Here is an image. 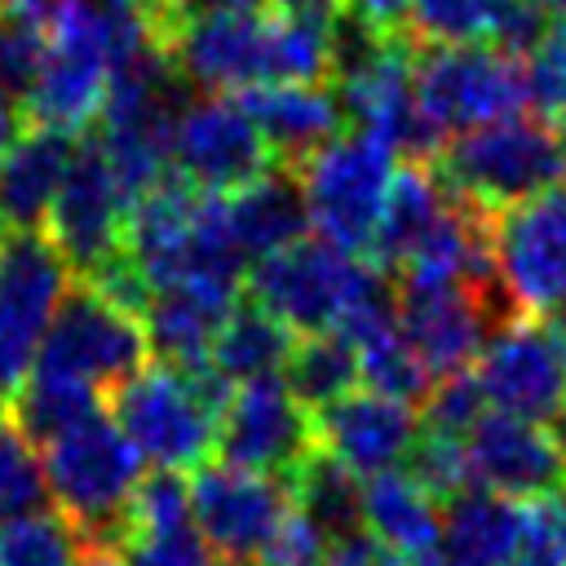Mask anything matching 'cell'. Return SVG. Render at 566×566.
I'll use <instances>...</instances> for the list:
<instances>
[{
    "mask_svg": "<svg viewBox=\"0 0 566 566\" xmlns=\"http://www.w3.org/2000/svg\"><path fill=\"white\" fill-rule=\"evenodd\" d=\"M239 102L252 115V124L261 128L270 155L279 164H296V168L314 150L336 142L340 124H345V106H340L336 88H327V84H270V88L239 93Z\"/></svg>",
    "mask_w": 566,
    "mask_h": 566,
    "instance_id": "obj_22",
    "label": "cell"
},
{
    "mask_svg": "<svg viewBox=\"0 0 566 566\" xmlns=\"http://www.w3.org/2000/svg\"><path fill=\"white\" fill-rule=\"evenodd\" d=\"M128 195L115 181L102 146L93 137H84L75 146V159L66 168V181L53 199L49 212V243L57 248V256L66 261V270L75 274H93L97 265H106L119 248H124V226H128Z\"/></svg>",
    "mask_w": 566,
    "mask_h": 566,
    "instance_id": "obj_15",
    "label": "cell"
},
{
    "mask_svg": "<svg viewBox=\"0 0 566 566\" xmlns=\"http://www.w3.org/2000/svg\"><path fill=\"white\" fill-rule=\"evenodd\" d=\"M75 137L27 124L0 159V226L9 234H44L53 199L75 159Z\"/></svg>",
    "mask_w": 566,
    "mask_h": 566,
    "instance_id": "obj_21",
    "label": "cell"
},
{
    "mask_svg": "<svg viewBox=\"0 0 566 566\" xmlns=\"http://www.w3.org/2000/svg\"><path fill=\"white\" fill-rule=\"evenodd\" d=\"M394 172V150L367 133H340L336 142L314 150L296 168L314 239L349 256H367L380 234Z\"/></svg>",
    "mask_w": 566,
    "mask_h": 566,
    "instance_id": "obj_6",
    "label": "cell"
},
{
    "mask_svg": "<svg viewBox=\"0 0 566 566\" xmlns=\"http://www.w3.org/2000/svg\"><path fill=\"white\" fill-rule=\"evenodd\" d=\"M548 332H553V340H557V354H562V363H566V310H557V314H553Z\"/></svg>",
    "mask_w": 566,
    "mask_h": 566,
    "instance_id": "obj_49",
    "label": "cell"
},
{
    "mask_svg": "<svg viewBox=\"0 0 566 566\" xmlns=\"http://www.w3.org/2000/svg\"><path fill=\"white\" fill-rule=\"evenodd\" d=\"M283 385L292 389V398L310 416H318L323 407H332L345 394L363 389L358 358H354L349 340L336 336V332H327V336H301L296 349H292V358H287V367H283Z\"/></svg>",
    "mask_w": 566,
    "mask_h": 566,
    "instance_id": "obj_32",
    "label": "cell"
},
{
    "mask_svg": "<svg viewBox=\"0 0 566 566\" xmlns=\"http://www.w3.org/2000/svg\"><path fill=\"white\" fill-rule=\"evenodd\" d=\"M332 71L345 119H354L358 133L385 142L389 150H402L407 164H424L438 155L442 137L420 115L416 57L402 44V35L367 27L345 13L332 44Z\"/></svg>",
    "mask_w": 566,
    "mask_h": 566,
    "instance_id": "obj_2",
    "label": "cell"
},
{
    "mask_svg": "<svg viewBox=\"0 0 566 566\" xmlns=\"http://www.w3.org/2000/svg\"><path fill=\"white\" fill-rule=\"evenodd\" d=\"M279 22H296L310 31H327L336 35L345 22V0H270Z\"/></svg>",
    "mask_w": 566,
    "mask_h": 566,
    "instance_id": "obj_43",
    "label": "cell"
},
{
    "mask_svg": "<svg viewBox=\"0 0 566 566\" xmlns=\"http://www.w3.org/2000/svg\"><path fill=\"white\" fill-rule=\"evenodd\" d=\"M142 478V455L111 416H93L88 424L44 447L49 500L84 544H124L128 500Z\"/></svg>",
    "mask_w": 566,
    "mask_h": 566,
    "instance_id": "obj_3",
    "label": "cell"
},
{
    "mask_svg": "<svg viewBox=\"0 0 566 566\" xmlns=\"http://www.w3.org/2000/svg\"><path fill=\"white\" fill-rule=\"evenodd\" d=\"M142 367H150V340L142 318L111 305L102 292H93L80 279L57 301V314L44 332V345L31 371L84 385L106 398L119 385H128Z\"/></svg>",
    "mask_w": 566,
    "mask_h": 566,
    "instance_id": "obj_7",
    "label": "cell"
},
{
    "mask_svg": "<svg viewBox=\"0 0 566 566\" xmlns=\"http://www.w3.org/2000/svg\"><path fill=\"white\" fill-rule=\"evenodd\" d=\"M168 53L181 80L212 97L270 88L274 84V18L265 13L190 18L172 31Z\"/></svg>",
    "mask_w": 566,
    "mask_h": 566,
    "instance_id": "obj_17",
    "label": "cell"
},
{
    "mask_svg": "<svg viewBox=\"0 0 566 566\" xmlns=\"http://www.w3.org/2000/svg\"><path fill=\"white\" fill-rule=\"evenodd\" d=\"M44 500H49L44 460L0 407V526L44 513Z\"/></svg>",
    "mask_w": 566,
    "mask_h": 566,
    "instance_id": "obj_34",
    "label": "cell"
},
{
    "mask_svg": "<svg viewBox=\"0 0 566 566\" xmlns=\"http://www.w3.org/2000/svg\"><path fill=\"white\" fill-rule=\"evenodd\" d=\"M517 566H531V562H517Z\"/></svg>",
    "mask_w": 566,
    "mask_h": 566,
    "instance_id": "obj_52",
    "label": "cell"
},
{
    "mask_svg": "<svg viewBox=\"0 0 566 566\" xmlns=\"http://www.w3.org/2000/svg\"><path fill=\"white\" fill-rule=\"evenodd\" d=\"M310 451H314V416L292 398L283 376L234 385V398L217 429L221 464L287 482Z\"/></svg>",
    "mask_w": 566,
    "mask_h": 566,
    "instance_id": "obj_16",
    "label": "cell"
},
{
    "mask_svg": "<svg viewBox=\"0 0 566 566\" xmlns=\"http://www.w3.org/2000/svg\"><path fill=\"white\" fill-rule=\"evenodd\" d=\"M22 128H27V111H22L18 102L0 97V159H4V150L22 137Z\"/></svg>",
    "mask_w": 566,
    "mask_h": 566,
    "instance_id": "obj_46",
    "label": "cell"
},
{
    "mask_svg": "<svg viewBox=\"0 0 566 566\" xmlns=\"http://www.w3.org/2000/svg\"><path fill=\"white\" fill-rule=\"evenodd\" d=\"M455 208H460V195L447 190L438 168L429 172L424 164H402L394 172L385 217H380V234H376V248H371L376 265L402 274L442 234V226L455 217Z\"/></svg>",
    "mask_w": 566,
    "mask_h": 566,
    "instance_id": "obj_24",
    "label": "cell"
},
{
    "mask_svg": "<svg viewBox=\"0 0 566 566\" xmlns=\"http://www.w3.org/2000/svg\"><path fill=\"white\" fill-rule=\"evenodd\" d=\"M239 292L234 287H208V283H181L150 292L142 310V327L150 340V358L177 371H199L212 358V345L234 314Z\"/></svg>",
    "mask_w": 566,
    "mask_h": 566,
    "instance_id": "obj_20",
    "label": "cell"
},
{
    "mask_svg": "<svg viewBox=\"0 0 566 566\" xmlns=\"http://www.w3.org/2000/svg\"><path fill=\"white\" fill-rule=\"evenodd\" d=\"M548 433H553V442H557V451H562V460H566V407L557 411V420L548 424Z\"/></svg>",
    "mask_w": 566,
    "mask_h": 566,
    "instance_id": "obj_50",
    "label": "cell"
},
{
    "mask_svg": "<svg viewBox=\"0 0 566 566\" xmlns=\"http://www.w3.org/2000/svg\"><path fill=\"white\" fill-rule=\"evenodd\" d=\"M190 513L195 535L221 566H256L265 544L292 513V491L283 478L203 464L190 482Z\"/></svg>",
    "mask_w": 566,
    "mask_h": 566,
    "instance_id": "obj_11",
    "label": "cell"
},
{
    "mask_svg": "<svg viewBox=\"0 0 566 566\" xmlns=\"http://www.w3.org/2000/svg\"><path fill=\"white\" fill-rule=\"evenodd\" d=\"M195 531V513H190V482L186 473H168V469H150L133 500H128V517H124V544H155V539H177Z\"/></svg>",
    "mask_w": 566,
    "mask_h": 566,
    "instance_id": "obj_33",
    "label": "cell"
},
{
    "mask_svg": "<svg viewBox=\"0 0 566 566\" xmlns=\"http://www.w3.org/2000/svg\"><path fill=\"white\" fill-rule=\"evenodd\" d=\"M80 553L84 539L62 513H31L0 526V566H75Z\"/></svg>",
    "mask_w": 566,
    "mask_h": 566,
    "instance_id": "obj_35",
    "label": "cell"
},
{
    "mask_svg": "<svg viewBox=\"0 0 566 566\" xmlns=\"http://www.w3.org/2000/svg\"><path fill=\"white\" fill-rule=\"evenodd\" d=\"M270 0H172V18H168V40L181 22L190 18H212V13H261ZM164 40V44H168Z\"/></svg>",
    "mask_w": 566,
    "mask_h": 566,
    "instance_id": "obj_44",
    "label": "cell"
},
{
    "mask_svg": "<svg viewBox=\"0 0 566 566\" xmlns=\"http://www.w3.org/2000/svg\"><path fill=\"white\" fill-rule=\"evenodd\" d=\"M274 155L239 97H190L172 128V172L203 195H234L265 177Z\"/></svg>",
    "mask_w": 566,
    "mask_h": 566,
    "instance_id": "obj_12",
    "label": "cell"
},
{
    "mask_svg": "<svg viewBox=\"0 0 566 566\" xmlns=\"http://www.w3.org/2000/svg\"><path fill=\"white\" fill-rule=\"evenodd\" d=\"M562 142H566V133H562Z\"/></svg>",
    "mask_w": 566,
    "mask_h": 566,
    "instance_id": "obj_53",
    "label": "cell"
},
{
    "mask_svg": "<svg viewBox=\"0 0 566 566\" xmlns=\"http://www.w3.org/2000/svg\"><path fill=\"white\" fill-rule=\"evenodd\" d=\"M416 442H420L416 407L376 389H354L314 416V447L363 482L407 464Z\"/></svg>",
    "mask_w": 566,
    "mask_h": 566,
    "instance_id": "obj_18",
    "label": "cell"
},
{
    "mask_svg": "<svg viewBox=\"0 0 566 566\" xmlns=\"http://www.w3.org/2000/svg\"><path fill=\"white\" fill-rule=\"evenodd\" d=\"M531 566H566V495H539L522 504V557Z\"/></svg>",
    "mask_w": 566,
    "mask_h": 566,
    "instance_id": "obj_39",
    "label": "cell"
},
{
    "mask_svg": "<svg viewBox=\"0 0 566 566\" xmlns=\"http://www.w3.org/2000/svg\"><path fill=\"white\" fill-rule=\"evenodd\" d=\"M345 9H349V18L380 27V31H394L407 18V0H345Z\"/></svg>",
    "mask_w": 566,
    "mask_h": 566,
    "instance_id": "obj_45",
    "label": "cell"
},
{
    "mask_svg": "<svg viewBox=\"0 0 566 566\" xmlns=\"http://www.w3.org/2000/svg\"><path fill=\"white\" fill-rule=\"evenodd\" d=\"M292 349H296V336L274 314H265L252 301H239L212 345L208 367L230 385H252V380L283 376Z\"/></svg>",
    "mask_w": 566,
    "mask_h": 566,
    "instance_id": "obj_29",
    "label": "cell"
},
{
    "mask_svg": "<svg viewBox=\"0 0 566 566\" xmlns=\"http://www.w3.org/2000/svg\"><path fill=\"white\" fill-rule=\"evenodd\" d=\"M473 380L482 389L486 411L553 424L566 407V363L557 340L535 318H504L473 363Z\"/></svg>",
    "mask_w": 566,
    "mask_h": 566,
    "instance_id": "obj_14",
    "label": "cell"
},
{
    "mask_svg": "<svg viewBox=\"0 0 566 566\" xmlns=\"http://www.w3.org/2000/svg\"><path fill=\"white\" fill-rule=\"evenodd\" d=\"M75 566H128V562L119 557L115 544H84V553H80Z\"/></svg>",
    "mask_w": 566,
    "mask_h": 566,
    "instance_id": "obj_47",
    "label": "cell"
},
{
    "mask_svg": "<svg viewBox=\"0 0 566 566\" xmlns=\"http://www.w3.org/2000/svg\"><path fill=\"white\" fill-rule=\"evenodd\" d=\"M230 398L234 385L221 380L212 367L177 371L150 363L111 394V420L133 442V451L150 460V469L186 473L203 469L217 451V429Z\"/></svg>",
    "mask_w": 566,
    "mask_h": 566,
    "instance_id": "obj_1",
    "label": "cell"
},
{
    "mask_svg": "<svg viewBox=\"0 0 566 566\" xmlns=\"http://www.w3.org/2000/svg\"><path fill=\"white\" fill-rule=\"evenodd\" d=\"M128 548V566H221L203 539L190 531V535H177V539H155V544H124Z\"/></svg>",
    "mask_w": 566,
    "mask_h": 566,
    "instance_id": "obj_41",
    "label": "cell"
},
{
    "mask_svg": "<svg viewBox=\"0 0 566 566\" xmlns=\"http://www.w3.org/2000/svg\"><path fill=\"white\" fill-rule=\"evenodd\" d=\"M66 274L49 234H9L0 243V407L27 385L57 301L71 287Z\"/></svg>",
    "mask_w": 566,
    "mask_h": 566,
    "instance_id": "obj_10",
    "label": "cell"
},
{
    "mask_svg": "<svg viewBox=\"0 0 566 566\" xmlns=\"http://www.w3.org/2000/svg\"><path fill=\"white\" fill-rule=\"evenodd\" d=\"M327 548H332V539L292 504V513L283 517V526L274 531V539L265 544L256 566H323Z\"/></svg>",
    "mask_w": 566,
    "mask_h": 566,
    "instance_id": "obj_40",
    "label": "cell"
},
{
    "mask_svg": "<svg viewBox=\"0 0 566 566\" xmlns=\"http://www.w3.org/2000/svg\"><path fill=\"white\" fill-rule=\"evenodd\" d=\"M363 531L394 548L407 566H420L442 548V504L407 469L376 473L363 482Z\"/></svg>",
    "mask_w": 566,
    "mask_h": 566,
    "instance_id": "obj_26",
    "label": "cell"
},
{
    "mask_svg": "<svg viewBox=\"0 0 566 566\" xmlns=\"http://www.w3.org/2000/svg\"><path fill=\"white\" fill-rule=\"evenodd\" d=\"M323 566H407V562H402L394 548H385L376 535L354 531V535H345V539H332Z\"/></svg>",
    "mask_w": 566,
    "mask_h": 566,
    "instance_id": "obj_42",
    "label": "cell"
},
{
    "mask_svg": "<svg viewBox=\"0 0 566 566\" xmlns=\"http://www.w3.org/2000/svg\"><path fill=\"white\" fill-rule=\"evenodd\" d=\"M491 279L517 318L566 310V190H544L491 217Z\"/></svg>",
    "mask_w": 566,
    "mask_h": 566,
    "instance_id": "obj_9",
    "label": "cell"
},
{
    "mask_svg": "<svg viewBox=\"0 0 566 566\" xmlns=\"http://www.w3.org/2000/svg\"><path fill=\"white\" fill-rule=\"evenodd\" d=\"M292 504L327 535V539H345L354 531H363V478H354L349 469H340L332 455H323L318 447L305 455V464L287 478Z\"/></svg>",
    "mask_w": 566,
    "mask_h": 566,
    "instance_id": "obj_30",
    "label": "cell"
},
{
    "mask_svg": "<svg viewBox=\"0 0 566 566\" xmlns=\"http://www.w3.org/2000/svg\"><path fill=\"white\" fill-rule=\"evenodd\" d=\"M491 292L473 283H429V279H402L398 283V323L420 358L429 385H442L451 376L473 371L482 345L500 323Z\"/></svg>",
    "mask_w": 566,
    "mask_h": 566,
    "instance_id": "obj_13",
    "label": "cell"
},
{
    "mask_svg": "<svg viewBox=\"0 0 566 566\" xmlns=\"http://www.w3.org/2000/svg\"><path fill=\"white\" fill-rule=\"evenodd\" d=\"M522 557V504L469 491L442 509V566H517Z\"/></svg>",
    "mask_w": 566,
    "mask_h": 566,
    "instance_id": "obj_28",
    "label": "cell"
},
{
    "mask_svg": "<svg viewBox=\"0 0 566 566\" xmlns=\"http://www.w3.org/2000/svg\"><path fill=\"white\" fill-rule=\"evenodd\" d=\"M336 336L349 340V349H354V358H358V380H363V389L389 394V398L411 402V407H416L420 398H429L433 385H429L420 358L411 354V345H407V336H402V323H398V301H394L385 287H376V292L340 323Z\"/></svg>",
    "mask_w": 566,
    "mask_h": 566,
    "instance_id": "obj_23",
    "label": "cell"
},
{
    "mask_svg": "<svg viewBox=\"0 0 566 566\" xmlns=\"http://www.w3.org/2000/svg\"><path fill=\"white\" fill-rule=\"evenodd\" d=\"M464 451H469V473L478 491L526 504V500H539L566 486V460L548 424L486 411L464 438Z\"/></svg>",
    "mask_w": 566,
    "mask_h": 566,
    "instance_id": "obj_19",
    "label": "cell"
},
{
    "mask_svg": "<svg viewBox=\"0 0 566 566\" xmlns=\"http://www.w3.org/2000/svg\"><path fill=\"white\" fill-rule=\"evenodd\" d=\"M522 9H531L535 18H544V22H562L566 18V0H517Z\"/></svg>",
    "mask_w": 566,
    "mask_h": 566,
    "instance_id": "obj_48",
    "label": "cell"
},
{
    "mask_svg": "<svg viewBox=\"0 0 566 566\" xmlns=\"http://www.w3.org/2000/svg\"><path fill=\"white\" fill-rule=\"evenodd\" d=\"M562 172H566L562 133L531 115L451 137L438 164L447 190L473 203L478 212H504L513 203H526L553 190Z\"/></svg>",
    "mask_w": 566,
    "mask_h": 566,
    "instance_id": "obj_4",
    "label": "cell"
},
{
    "mask_svg": "<svg viewBox=\"0 0 566 566\" xmlns=\"http://www.w3.org/2000/svg\"><path fill=\"white\" fill-rule=\"evenodd\" d=\"M526 62V88H531V106L557 128L566 133V18L548 22L544 35L531 44Z\"/></svg>",
    "mask_w": 566,
    "mask_h": 566,
    "instance_id": "obj_36",
    "label": "cell"
},
{
    "mask_svg": "<svg viewBox=\"0 0 566 566\" xmlns=\"http://www.w3.org/2000/svg\"><path fill=\"white\" fill-rule=\"evenodd\" d=\"M376 287L385 283L358 256L323 239H296L248 270V301L274 314L292 336L340 332Z\"/></svg>",
    "mask_w": 566,
    "mask_h": 566,
    "instance_id": "obj_5",
    "label": "cell"
},
{
    "mask_svg": "<svg viewBox=\"0 0 566 566\" xmlns=\"http://www.w3.org/2000/svg\"><path fill=\"white\" fill-rule=\"evenodd\" d=\"M221 203H226V226H230L243 256L265 261V256L283 252L287 243L305 239L310 212H305L301 181L287 168H270L265 177L226 195Z\"/></svg>",
    "mask_w": 566,
    "mask_h": 566,
    "instance_id": "obj_27",
    "label": "cell"
},
{
    "mask_svg": "<svg viewBox=\"0 0 566 566\" xmlns=\"http://www.w3.org/2000/svg\"><path fill=\"white\" fill-rule=\"evenodd\" d=\"M407 27L438 44H495L504 53H531L544 35V18L522 9L517 0H407Z\"/></svg>",
    "mask_w": 566,
    "mask_h": 566,
    "instance_id": "obj_25",
    "label": "cell"
},
{
    "mask_svg": "<svg viewBox=\"0 0 566 566\" xmlns=\"http://www.w3.org/2000/svg\"><path fill=\"white\" fill-rule=\"evenodd\" d=\"M416 102L438 137L517 119L531 106L526 62L495 44H438L416 57Z\"/></svg>",
    "mask_w": 566,
    "mask_h": 566,
    "instance_id": "obj_8",
    "label": "cell"
},
{
    "mask_svg": "<svg viewBox=\"0 0 566 566\" xmlns=\"http://www.w3.org/2000/svg\"><path fill=\"white\" fill-rule=\"evenodd\" d=\"M407 473L447 509L451 500L478 491L473 486V473H469V451L460 438H438V433H424L420 429V442L407 460Z\"/></svg>",
    "mask_w": 566,
    "mask_h": 566,
    "instance_id": "obj_37",
    "label": "cell"
},
{
    "mask_svg": "<svg viewBox=\"0 0 566 566\" xmlns=\"http://www.w3.org/2000/svg\"><path fill=\"white\" fill-rule=\"evenodd\" d=\"M420 566H442V562H438V557H433V562H420Z\"/></svg>",
    "mask_w": 566,
    "mask_h": 566,
    "instance_id": "obj_51",
    "label": "cell"
},
{
    "mask_svg": "<svg viewBox=\"0 0 566 566\" xmlns=\"http://www.w3.org/2000/svg\"><path fill=\"white\" fill-rule=\"evenodd\" d=\"M4 411H9V420L22 429V438L31 447H49V442L66 438L71 429L88 424L93 416H102V394L31 371L27 385L13 394V402Z\"/></svg>",
    "mask_w": 566,
    "mask_h": 566,
    "instance_id": "obj_31",
    "label": "cell"
},
{
    "mask_svg": "<svg viewBox=\"0 0 566 566\" xmlns=\"http://www.w3.org/2000/svg\"><path fill=\"white\" fill-rule=\"evenodd\" d=\"M482 416H486L482 389H478L473 371H464V376H451V380H442V385L429 389L424 411H420V429L424 433H438V438H460L464 442Z\"/></svg>",
    "mask_w": 566,
    "mask_h": 566,
    "instance_id": "obj_38",
    "label": "cell"
}]
</instances>
